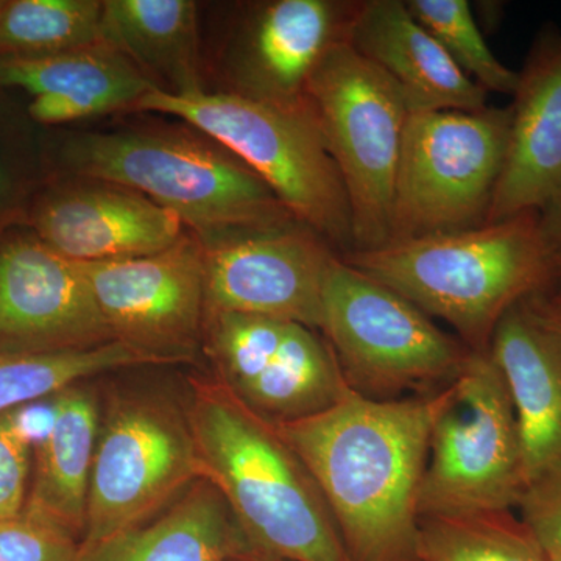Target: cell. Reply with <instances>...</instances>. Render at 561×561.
<instances>
[{"label": "cell", "instance_id": "cell-23", "mask_svg": "<svg viewBox=\"0 0 561 561\" xmlns=\"http://www.w3.org/2000/svg\"><path fill=\"white\" fill-rule=\"evenodd\" d=\"M172 364L147 351L114 341L94 348L25 354L0 351V413L24 402L51 397L101 373Z\"/></svg>", "mask_w": 561, "mask_h": 561}, {"label": "cell", "instance_id": "cell-17", "mask_svg": "<svg viewBox=\"0 0 561 561\" xmlns=\"http://www.w3.org/2000/svg\"><path fill=\"white\" fill-rule=\"evenodd\" d=\"M348 43L400 88L411 113L489 105V92L454 65L405 0H362Z\"/></svg>", "mask_w": 561, "mask_h": 561}, {"label": "cell", "instance_id": "cell-16", "mask_svg": "<svg viewBox=\"0 0 561 561\" xmlns=\"http://www.w3.org/2000/svg\"><path fill=\"white\" fill-rule=\"evenodd\" d=\"M513 94L507 158L486 221L541 210L561 192V32L542 28Z\"/></svg>", "mask_w": 561, "mask_h": 561}, {"label": "cell", "instance_id": "cell-13", "mask_svg": "<svg viewBox=\"0 0 561 561\" xmlns=\"http://www.w3.org/2000/svg\"><path fill=\"white\" fill-rule=\"evenodd\" d=\"M114 342L80 262L25 224L0 232V351L60 353Z\"/></svg>", "mask_w": 561, "mask_h": 561}, {"label": "cell", "instance_id": "cell-19", "mask_svg": "<svg viewBox=\"0 0 561 561\" xmlns=\"http://www.w3.org/2000/svg\"><path fill=\"white\" fill-rule=\"evenodd\" d=\"M261 553L220 491L198 479L154 522L81 542L79 561H249Z\"/></svg>", "mask_w": 561, "mask_h": 561}, {"label": "cell", "instance_id": "cell-21", "mask_svg": "<svg viewBox=\"0 0 561 561\" xmlns=\"http://www.w3.org/2000/svg\"><path fill=\"white\" fill-rule=\"evenodd\" d=\"M57 419L47 440L33 451L27 511L65 527L79 537L87 523L88 490L99 413L94 397L77 386L58 391Z\"/></svg>", "mask_w": 561, "mask_h": 561}, {"label": "cell", "instance_id": "cell-24", "mask_svg": "<svg viewBox=\"0 0 561 561\" xmlns=\"http://www.w3.org/2000/svg\"><path fill=\"white\" fill-rule=\"evenodd\" d=\"M99 0H0V60L51 57L105 43Z\"/></svg>", "mask_w": 561, "mask_h": 561}, {"label": "cell", "instance_id": "cell-36", "mask_svg": "<svg viewBox=\"0 0 561 561\" xmlns=\"http://www.w3.org/2000/svg\"><path fill=\"white\" fill-rule=\"evenodd\" d=\"M3 230H5V228H0V232H2Z\"/></svg>", "mask_w": 561, "mask_h": 561}, {"label": "cell", "instance_id": "cell-20", "mask_svg": "<svg viewBox=\"0 0 561 561\" xmlns=\"http://www.w3.org/2000/svg\"><path fill=\"white\" fill-rule=\"evenodd\" d=\"M103 41L116 47L165 92L203 91L197 5L191 0H105Z\"/></svg>", "mask_w": 561, "mask_h": 561}, {"label": "cell", "instance_id": "cell-32", "mask_svg": "<svg viewBox=\"0 0 561 561\" xmlns=\"http://www.w3.org/2000/svg\"><path fill=\"white\" fill-rule=\"evenodd\" d=\"M538 214H540L542 232L561 264V192L549 205L538 210Z\"/></svg>", "mask_w": 561, "mask_h": 561}, {"label": "cell", "instance_id": "cell-10", "mask_svg": "<svg viewBox=\"0 0 561 561\" xmlns=\"http://www.w3.org/2000/svg\"><path fill=\"white\" fill-rule=\"evenodd\" d=\"M198 479L186 415L147 398L117 401L95 443L83 542L140 526Z\"/></svg>", "mask_w": 561, "mask_h": 561}, {"label": "cell", "instance_id": "cell-7", "mask_svg": "<svg viewBox=\"0 0 561 561\" xmlns=\"http://www.w3.org/2000/svg\"><path fill=\"white\" fill-rule=\"evenodd\" d=\"M306 103L348 195L353 251L386 245L411 116L404 95L381 69L343 41L313 70Z\"/></svg>", "mask_w": 561, "mask_h": 561}, {"label": "cell", "instance_id": "cell-14", "mask_svg": "<svg viewBox=\"0 0 561 561\" xmlns=\"http://www.w3.org/2000/svg\"><path fill=\"white\" fill-rule=\"evenodd\" d=\"M88 181L50 175L25 216L41 241L68 260H135L183 238L184 224L172 210L127 187Z\"/></svg>", "mask_w": 561, "mask_h": 561}, {"label": "cell", "instance_id": "cell-12", "mask_svg": "<svg viewBox=\"0 0 561 561\" xmlns=\"http://www.w3.org/2000/svg\"><path fill=\"white\" fill-rule=\"evenodd\" d=\"M80 264L114 341L173 364L190 360L206 323L198 239L184 234L150 256Z\"/></svg>", "mask_w": 561, "mask_h": 561}, {"label": "cell", "instance_id": "cell-18", "mask_svg": "<svg viewBox=\"0 0 561 561\" xmlns=\"http://www.w3.org/2000/svg\"><path fill=\"white\" fill-rule=\"evenodd\" d=\"M490 354L515 408L527 485L561 472V334L530 311L513 308L494 331Z\"/></svg>", "mask_w": 561, "mask_h": 561}, {"label": "cell", "instance_id": "cell-33", "mask_svg": "<svg viewBox=\"0 0 561 561\" xmlns=\"http://www.w3.org/2000/svg\"><path fill=\"white\" fill-rule=\"evenodd\" d=\"M530 311L542 320L561 321V284L557 289L526 301Z\"/></svg>", "mask_w": 561, "mask_h": 561}, {"label": "cell", "instance_id": "cell-31", "mask_svg": "<svg viewBox=\"0 0 561 561\" xmlns=\"http://www.w3.org/2000/svg\"><path fill=\"white\" fill-rule=\"evenodd\" d=\"M55 394L24 402L18 408L0 413V419L7 424V427L32 451L43 445L54 430L55 419H57Z\"/></svg>", "mask_w": 561, "mask_h": 561}, {"label": "cell", "instance_id": "cell-35", "mask_svg": "<svg viewBox=\"0 0 561 561\" xmlns=\"http://www.w3.org/2000/svg\"><path fill=\"white\" fill-rule=\"evenodd\" d=\"M256 561H280V560L272 559V557H268V556H262Z\"/></svg>", "mask_w": 561, "mask_h": 561}, {"label": "cell", "instance_id": "cell-29", "mask_svg": "<svg viewBox=\"0 0 561 561\" xmlns=\"http://www.w3.org/2000/svg\"><path fill=\"white\" fill-rule=\"evenodd\" d=\"M516 508L549 559L561 561V472L530 482Z\"/></svg>", "mask_w": 561, "mask_h": 561}, {"label": "cell", "instance_id": "cell-15", "mask_svg": "<svg viewBox=\"0 0 561 561\" xmlns=\"http://www.w3.org/2000/svg\"><path fill=\"white\" fill-rule=\"evenodd\" d=\"M362 0H273L243 22L231 57L236 94L284 108H308L319 62L350 39Z\"/></svg>", "mask_w": 561, "mask_h": 561}, {"label": "cell", "instance_id": "cell-4", "mask_svg": "<svg viewBox=\"0 0 561 561\" xmlns=\"http://www.w3.org/2000/svg\"><path fill=\"white\" fill-rule=\"evenodd\" d=\"M47 158L50 173L146 195L194 228L201 241L297 221L253 169L203 133H79L47 142Z\"/></svg>", "mask_w": 561, "mask_h": 561}, {"label": "cell", "instance_id": "cell-8", "mask_svg": "<svg viewBox=\"0 0 561 561\" xmlns=\"http://www.w3.org/2000/svg\"><path fill=\"white\" fill-rule=\"evenodd\" d=\"M511 122V105L411 113L394 179L389 242L486 224Z\"/></svg>", "mask_w": 561, "mask_h": 561}, {"label": "cell", "instance_id": "cell-5", "mask_svg": "<svg viewBox=\"0 0 561 561\" xmlns=\"http://www.w3.org/2000/svg\"><path fill=\"white\" fill-rule=\"evenodd\" d=\"M191 124L241 158L298 224L339 254L353 251L348 195L309 108H284L236 94H171L153 88L135 106Z\"/></svg>", "mask_w": 561, "mask_h": 561}, {"label": "cell", "instance_id": "cell-26", "mask_svg": "<svg viewBox=\"0 0 561 561\" xmlns=\"http://www.w3.org/2000/svg\"><path fill=\"white\" fill-rule=\"evenodd\" d=\"M412 16L437 39L443 50L486 92L512 95L519 73L494 55L467 0H405Z\"/></svg>", "mask_w": 561, "mask_h": 561}, {"label": "cell", "instance_id": "cell-1", "mask_svg": "<svg viewBox=\"0 0 561 561\" xmlns=\"http://www.w3.org/2000/svg\"><path fill=\"white\" fill-rule=\"evenodd\" d=\"M446 389L391 401L350 390L327 411L273 421L311 472L351 561H421V481Z\"/></svg>", "mask_w": 561, "mask_h": 561}, {"label": "cell", "instance_id": "cell-3", "mask_svg": "<svg viewBox=\"0 0 561 561\" xmlns=\"http://www.w3.org/2000/svg\"><path fill=\"white\" fill-rule=\"evenodd\" d=\"M202 478L243 531L280 561H351L323 494L273 421L219 379H192L186 411Z\"/></svg>", "mask_w": 561, "mask_h": 561}, {"label": "cell", "instance_id": "cell-37", "mask_svg": "<svg viewBox=\"0 0 561 561\" xmlns=\"http://www.w3.org/2000/svg\"><path fill=\"white\" fill-rule=\"evenodd\" d=\"M551 561H560V560H551Z\"/></svg>", "mask_w": 561, "mask_h": 561}, {"label": "cell", "instance_id": "cell-27", "mask_svg": "<svg viewBox=\"0 0 561 561\" xmlns=\"http://www.w3.org/2000/svg\"><path fill=\"white\" fill-rule=\"evenodd\" d=\"M0 88V228L24 224L33 198L50 176L47 140L38 125Z\"/></svg>", "mask_w": 561, "mask_h": 561}, {"label": "cell", "instance_id": "cell-2", "mask_svg": "<svg viewBox=\"0 0 561 561\" xmlns=\"http://www.w3.org/2000/svg\"><path fill=\"white\" fill-rule=\"evenodd\" d=\"M341 256L431 319L446 321L472 353H489L513 308L561 284V264L538 210Z\"/></svg>", "mask_w": 561, "mask_h": 561}, {"label": "cell", "instance_id": "cell-25", "mask_svg": "<svg viewBox=\"0 0 561 561\" xmlns=\"http://www.w3.org/2000/svg\"><path fill=\"white\" fill-rule=\"evenodd\" d=\"M421 561H551L512 511L420 518Z\"/></svg>", "mask_w": 561, "mask_h": 561}, {"label": "cell", "instance_id": "cell-28", "mask_svg": "<svg viewBox=\"0 0 561 561\" xmlns=\"http://www.w3.org/2000/svg\"><path fill=\"white\" fill-rule=\"evenodd\" d=\"M65 527L24 508L0 519V561H79L80 545Z\"/></svg>", "mask_w": 561, "mask_h": 561}, {"label": "cell", "instance_id": "cell-9", "mask_svg": "<svg viewBox=\"0 0 561 561\" xmlns=\"http://www.w3.org/2000/svg\"><path fill=\"white\" fill-rule=\"evenodd\" d=\"M526 489L507 383L490 351H471L432 426L420 518L512 511Z\"/></svg>", "mask_w": 561, "mask_h": 561}, {"label": "cell", "instance_id": "cell-22", "mask_svg": "<svg viewBox=\"0 0 561 561\" xmlns=\"http://www.w3.org/2000/svg\"><path fill=\"white\" fill-rule=\"evenodd\" d=\"M0 88L31 98L61 95L88 119L136 106L157 87L116 47L101 43L51 57L0 60Z\"/></svg>", "mask_w": 561, "mask_h": 561}, {"label": "cell", "instance_id": "cell-11", "mask_svg": "<svg viewBox=\"0 0 561 561\" xmlns=\"http://www.w3.org/2000/svg\"><path fill=\"white\" fill-rule=\"evenodd\" d=\"M203 245L206 313L295 321L320 330L330 243L305 225L224 232Z\"/></svg>", "mask_w": 561, "mask_h": 561}, {"label": "cell", "instance_id": "cell-30", "mask_svg": "<svg viewBox=\"0 0 561 561\" xmlns=\"http://www.w3.org/2000/svg\"><path fill=\"white\" fill-rule=\"evenodd\" d=\"M33 451L0 419V519L24 511L31 489Z\"/></svg>", "mask_w": 561, "mask_h": 561}, {"label": "cell", "instance_id": "cell-6", "mask_svg": "<svg viewBox=\"0 0 561 561\" xmlns=\"http://www.w3.org/2000/svg\"><path fill=\"white\" fill-rule=\"evenodd\" d=\"M319 331L346 386L376 401L446 389L471 354L456 335L341 254L332 257L324 278Z\"/></svg>", "mask_w": 561, "mask_h": 561}, {"label": "cell", "instance_id": "cell-34", "mask_svg": "<svg viewBox=\"0 0 561 561\" xmlns=\"http://www.w3.org/2000/svg\"><path fill=\"white\" fill-rule=\"evenodd\" d=\"M542 321H546V323H548L549 327L552 328V330H556L557 332H559V334H561V321H548V320H542Z\"/></svg>", "mask_w": 561, "mask_h": 561}]
</instances>
